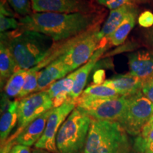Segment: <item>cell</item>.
Segmentation results:
<instances>
[{
	"label": "cell",
	"mask_w": 153,
	"mask_h": 153,
	"mask_svg": "<svg viewBox=\"0 0 153 153\" xmlns=\"http://www.w3.org/2000/svg\"><path fill=\"white\" fill-rule=\"evenodd\" d=\"M137 10L133 6L123 22L107 38V46H118L124 43L136 23Z\"/></svg>",
	"instance_id": "obj_18"
},
{
	"label": "cell",
	"mask_w": 153,
	"mask_h": 153,
	"mask_svg": "<svg viewBox=\"0 0 153 153\" xmlns=\"http://www.w3.org/2000/svg\"><path fill=\"white\" fill-rule=\"evenodd\" d=\"M136 153H153V123H148L136 136L133 143Z\"/></svg>",
	"instance_id": "obj_21"
},
{
	"label": "cell",
	"mask_w": 153,
	"mask_h": 153,
	"mask_svg": "<svg viewBox=\"0 0 153 153\" xmlns=\"http://www.w3.org/2000/svg\"><path fill=\"white\" fill-rule=\"evenodd\" d=\"M133 6V4L124 5L118 9L111 10L106 22L99 32V37L101 41L103 38H108L114 33V30L123 22Z\"/></svg>",
	"instance_id": "obj_20"
},
{
	"label": "cell",
	"mask_w": 153,
	"mask_h": 153,
	"mask_svg": "<svg viewBox=\"0 0 153 153\" xmlns=\"http://www.w3.org/2000/svg\"><path fill=\"white\" fill-rule=\"evenodd\" d=\"M19 70L16 62L13 56L8 43L6 40L1 38L0 44V81L1 87L6 85L9 78L15 72Z\"/></svg>",
	"instance_id": "obj_19"
},
{
	"label": "cell",
	"mask_w": 153,
	"mask_h": 153,
	"mask_svg": "<svg viewBox=\"0 0 153 153\" xmlns=\"http://www.w3.org/2000/svg\"><path fill=\"white\" fill-rule=\"evenodd\" d=\"M130 72L143 81L153 76V52L139 51L128 55Z\"/></svg>",
	"instance_id": "obj_13"
},
{
	"label": "cell",
	"mask_w": 153,
	"mask_h": 153,
	"mask_svg": "<svg viewBox=\"0 0 153 153\" xmlns=\"http://www.w3.org/2000/svg\"><path fill=\"white\" fill-rule=\"evenodd\" d=\"M1 3L7 2L19 15L26 16L32 14L30 0H1Z\"/></svg>",
	"instance_id": "obj_25"
},
{
	"label": "cell",
	"mask_w": 153,
	"mask_h": 153,
	"mask_svg": "<svg viewBox=\"0 0 153 153\" xmlns=\"http://www.w3.org/2000/svg\"><path fill=\"white\" fill-rule=\"evenodd\" d=\"M75 76L76 70L54 82L47 89L48 94L52 99L53 108L62 106L70 99L69 95L74 87Z\"/></svg>",
	"instance_id": "obj_17"
},
{
	"label": "cell",
	"mask_w": 153,
	"mask_h": 153,
	"mask_svg": "<svg viewBox=\"0 0 153 153\" xmlns=\"http://www.w3.org/2000/svg\"><path fill=\"white\" fill-rule=\"evenodd\" d=\"M137 0H97V2L106 8L114 10L127 4H133Z\"/></svg>",
	"instance_id": "obj_27"
},
{
	"label": "cell",
	"mask_w": 153,
	"mask_h": 153,
	"mask_svg": "<svg viewBox=\"0 0 153 153\" xmlns=\"http://www.w3.org/2000/svg\"><path fill=\"white\" fill-rule=\"evenodd\" d=\"M39 74L40 71H36L33 68L29 69V72L25 79L24 87H23L20 94L17 97L18 100H20V99L31 94L33 92H36L38 87Z\"/></svg>",
	"instance_id": "obj_24"
},
{
	"label": "cell",
	"mask_w": 153,
	"mask_h": 153,
	"mask_svg": "<svg viewBox=\"0 0 153 153\" xmlns=\"http://www.w3.org/2000/svg\"><path fill=\"white\" fill-rule=\"evenodd\" d=\"M99 22V16L94 12H33L19 19V28L45 34L54 42L67 41L92 29Z\"/></svg>",
	"instance_id": "obj_1"
},
{
	"label": "cell",
	"mask_w": 153,
	"mask_h": 153,
	"mask_svg": "<svg viewBox=\"0 0 153 153\" xmlns=\"http://www.w3.org/2000/svg\"><path fill=\"white\" fill-rule=\"evenodd\" d=\"M137 22L141 27L150 28L153 26V14L150 11H145L138 16Z\"/></svg>",
	"instance_id": "obj_28"
},
{
	"label": "cell",
	"mask_w": 153,
	"mask_h": 153,
	"mask_svg": "<svg viewBox=\"0 0 153 153\" xmlns=\"http://www.w3.org/2000/svg\"><path fill=\"white\" fill-rule=\"evenodd\" d=\"M45 112L26 126L15 139L16 144L31 146L41 139L52 110Z\"/></svg>",
	"instance_id": "obj_15"
},
{
	"label": "cell",
	"mask_w": 153,
	"mask_h": 153,
	"mask_svg": "<svg viewBox=\"0 0 153 153\" xmlns=\"http://www.w3.org/2000/svg\"><path fill=\"white\" fill-rule=\"evenodd\" d=\"M99 26L98 25L77 37L72 38L67 49L59 56L71 72L75 71L87 63L99 49L101 41L99 37Z\"/></svg>",
	"instance_id": "obj_5"
},
{
	"label": "cell",
	"mask_w": 153,
	"mask_h": 153,
	"mask_svg": "<svg viewBox=\"0 0 153 153\" xmlns=\"http://www.w3.org/2000/svg\"><path fill=\"white\" fill-rule=\"evenodd\" d=\"M68 73H71L70 68L58 57L40 71L36 92L47 90L50 86L57 80L64 78Z\"/></svg>",
	"instance_id": "obj_11"
},
{
	"label": "cell",
	"mask_w": 153,
	"mask_h": 153,
	"mask_svg": "<svg viewBox=\"0 0 153 153\" xmlns=\"http://www.w3.org/2000/svg\"><path fill=\"white\" fill-rule=\"evenodd\" d=\"M32 153H53L49 152V151L45 150H43V149H40V148H36L33 150V152Z\"/></svg>",
	"instance_id": "obj_32"
},
{
	"label": "cell",
	"mask_w": 153,
	"mask_h": 153,
	"mask_svg": "<svg viewBox=\"0 0 153 153\" xmlns=\"http://www.w3.org/2000/svg\"><path fill=\"white\" fill-rule=\"evenodd\" d=\"M148 123H153V115L152 116V117L150 118V120H149Z\"/></svg>",
	"instance_id": "obj_34"
},
{
	"label": "cell",
	"mask_w": 153,
	"mask_h": 153,
	"mask_svg": "<svg viewBox=\"0 0 153 153\" xmlns=\"http://www.w3.org/2000/svg\"><path fill=\"white\" fill-rule=\"evenodd\" d=\"M20 27V23L14 17L7 16L0 14V31L1 33H5L9 30H17Z\"/></svg>",
	"instance_id": "obj_26"
},
{
	"label": "cell",
	"mask_w": 153,
	"mask_h": 153,
	"mask_svg": "<svg viewBox=\"0 0 153 153\" xmlns=\"http://www.w3.org/2000/svg\"><path fill=\"white\" fill-rule=\"evenodd\" d=\"M133 145L118 121L91 119L84 153H131Z\"/></svg>",
	"instance_id": "obj_3"
},
{
	"label": "cell",
	"mask_w": 153,
	"mask_h": 153,
	"mask_svg": "<svg viewBox=\"0 0 153 153\" xmlns=\"http://www.w3.org/2000/svg\"><path fill=\"white\" fill-rule=\"evenodd\" d=\"M19 100L10 101L4 94L1 99V115L0 119V139L1 145L7 142L9 134L18 123Z\"/></svg>",
	"instance_id": "obj_12"
},
{
	"label": "cell",
	"mask_w": 153,
	"mask_h": 153,
	"mask_svg": "<svg viewBox=\"0 0 153 153\" xmlns=\"http://www.w3.org/2000/svg\"><path fill=\"white\" fill-rule=\"evenodd\" d=\"M152 115L153 103L141 91L128 96L125 111L118 122L128 135L137 136Z\"/></svg>",
	"instance_id": "obj_7"
},
{
	"label": "cell",
	"mask_w": 153,
	"mask_h": 153,
	"mask_svg": "<svg viewBox=\"0 0 153 153\" xmlns=\"http://www.w3.org/2000/svg\"><path fill=\"white\" fill-rule=\"evenodd\" d=\"M128 96L114 98H93L80 97L76 101V108L91 119L118 121L126 107Z\"/></svg>",
	"instance_id": "obj_6"
},
{
	"label": "cell",
	"mask_w": 153,
	"mask_h": 153,
	"mask_svg": "<svg viewBox=\"0 0 153 153\" xmlns=\"http://www.w3.org/2000/svg\"><path fill=\"white\" fill-rule=\"evenodd\" d=\"M81 96L93 98H114L122 95L115 89L104 85H92L85 89Z\"/></svg>",
	"instance_id": "obj_23"
},
{
	"label": "cell",
	"mask_w": 153,
	"mask_h": 153,
	"mask_svg": "<svg viewBox=\"0 0 153 153\" xmlns=\"http://www.w3.org/2000/svg\"><path fill=\"white\" fill-rule=\"evenodd\" d=\"M93 79L94 85H103L106 81L105 80V72L102 70L97 71L94 75Z\"/></svg>",
	"instance_id": "obj_31"
},
{
	"label": "cell",
	"mask_w": 153,
	"mask_h": 153,
	"mask_svg": "<svg viewBox=\"0 0 153 153\" xmlns=\"http://www.w3.org/2000/svg\"><path fill=\"white\" fill-rule=\"evenodd\" d=\"M91 118L75 108L57 133L56 145L59 153H84Z\"/></svg>",
	"instance_id": "obj_4"
},
{
	"label": "cell",
	"mask_w": 153,
	"mask_h": 153,
	"mask_svg": "<svg viewBox=\"0 0 153 153\" xmlns=\"http://www.w3.org/2000/svg\"><path fill=\"white\" fill-rule=\"evenodd\" d=\"M131 153H136V152H135V151H133H133H132V152H131Z\"/></svg>",
	"instance_id": "obj_35"
},
{
	"label": "cell",
	"mask_w": 153,
	"mask_h": 153,
	"mask_svg": "<svg viewBox=\"0 0 153 153\" xmlns=\"http://www.w3.org/2000/svg\"><path fill=\"white\" fill-rule=\"evenodd\" d=\"M29 70H21L15 72L13 75L9 78L4 86V95L8 98H14L18 97L23 87H24L25 79L27 76Z\"/></svg>",
	"instance_id": "obj_22"
},
{
	"label": "cell",
	"mask_w": 153,
	"mask_h": 153,
	"mask_svg": "<svg viewBox=\"0 0 153 153\" xmlns=\"http://www.w3.org/2000/svg\"><path fill=\"white\" fill-rule=\"evenodd\" d=\"M10 153H31V151L30 147L21 144H16L11 149Z\"/></svg>",
	"instance_id": "obj_30"
},
{
	"label": "cell",
	"mask_w": 153,
	"mask_h": 153,
	"mask_svg": "<svg viewBox=\"0 0 153 153\" xmlns=\"http://www.w3.org/2000/svg\"><path fill=\"white\" fill-rule=\"evenodd\" d=\"M76 108V101L69 99L62 106L53 108L48 119L45 131L41 139L35 144L36 148L53 153H59L56 145L57 133L62 123Z\"/></svg>",
	"instance_id": "obj_9"
},
{
	"label": "cell",
	"mask_w": 153,
	"mask_h": 153,
	"mask_svg": "<svg viewBox=\"0 0 153 153\" xmlns=\"http://www.w3.org/2000/svg\"><path fill=\"white\" fill-rule=\"evenodd\" d=\"M8 43L19 70H29L38 65L51 53L54 41L45 34L20 28L1 33Z\"/></svg>",
	"instance_id": "obj_2"
},
{
	"label": "cell",
	"mask_w": 153,
	"mask_h": 153,
	"mask_svg": "<svg viewBox=\"0 0 153 153\" xmlns=\"http://www.w3.org/2000/svg\"><path fill=\"white\" fill-rule=\"evenodd\" d=\"M142 93L153 103V76L143 81Z\"/></svg>",
	"instance_id": "obj_29"
},
{
	"label": "cell",
	"mask_w": 153,
	"mask_h": 153,
	"mask_svg": "<svg viewBox=\"0 0 153 153\" xmlns=\"http://www.w3.org/2000/svg\"><path fill=\"white\" fill-rule=\"evenodd\" d=\"M149 40H150V42L151 45L153 46V28L150 30V33H149Z\"/></svg>",
	"instance_id": "obj_33"
},
{
	"label": "cell",
	"mask_w": 153,
	"mask_h": 153,
	"mask_svg": "<svg viewBox=\"0 0 153 153\" xmlns=\"http://www.w3.org/2000/svg\"><path fill=\"white\" fill-rule=\"evenodd\" d=\"M33 13H89L93 12L87 0H30Z\"/></svg>",
	"instance_id": "obj_10"
},
{
	"label": "cell",
	"mask_w": 153,
	"mask_h": 153,
	"mask_svg": "<svg viewBox=\"0 0 153 153\" xmlns=\"http://www.w3.org/2000/svg\"><path fill=\"white\" fill-rule=\"evenodd\" d=\"M143 81L131 72L118 74L107 79L103 85L112 88L122 96L133 95L142 90Z\"/></svg>",
	"instance_id": "obj_16"
},
{
	"label": "cell",
	"mask_w": 153,
	"mask_h": 153,
	"mask_svg": "<svg viewBox=\"0 0 153 153\" xmlns=\"http://www.w3.org/2000/svg\"><path fill=\"white\" fill-rule=\"evenodd\" d=\"M53 108L52 99L46 90L33 93L19 100L18 126L15 133L7 141L15 140L28 124Z\"/></svg>",
	"instance_id": "obj_8"
},
{
	"label": "cell",
	"mask_w": 153,
	"mask_h": 153,
	"mask_svg": "<svg viewBox=\"0 0 153 153\" xmlns=\"http://www.w3.org/2000/svg\"><path fill=\"white\" fill-rule=\"evenodd\" d=\"M107 48H108L107 45L99 48L94 53L90 60L88 61L87 63H85L83 66H82L81 68H78L76 70L74 87L71 92H70V95H69V98L74 101H76L81 96L83 91L85 90L86 85H87L88 76H89L91 70H93V68L97 64L99 58L102 56Z\"/></svg>",
	"instance_id": "obj_14"
}]
</instances>
